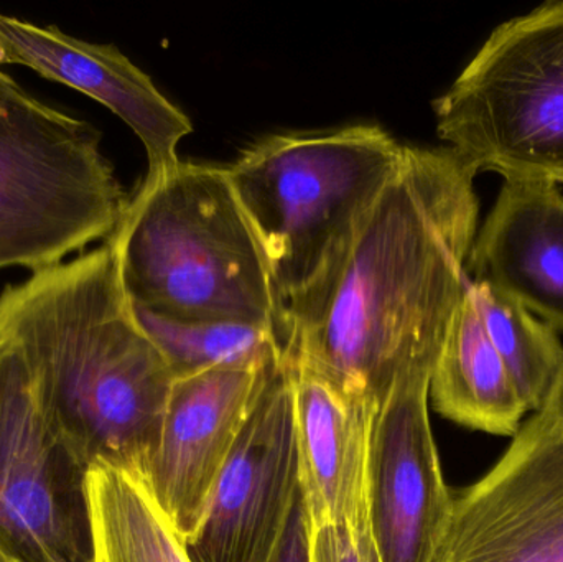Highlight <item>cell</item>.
Segmentation results:
<instances>
[{"instance_id": "3957f363", "label": "cell", "mask_w": 563, "mask_h": 562, "mask_svg": "<svg viewBox=\"0 0 563 562\" xmlns=\"http://www.w3.org/2000/svg\"><path fill=\"white\" fill-rule=\"evenodd\" d=\"M404 148L356 124L266 135L227 167L269 267L282 346L327 299Z\"/></svg>"}, {"instance_id": "e0dca14e", "label": "cell", "mask_w": 563, "mask_h": 562, "mask_svg": "<svg viewBox=\"0 0 563 562\" xmlns=\"http://www.w3.org/2000/svg\"><path fill=\"white\" fill-rule=\"evenodd\" d=\"M479 319L529 412L544 408L563 366L558 330L498 287L472 280Z\"/></svg>"}, {"instance_id": "44dd1931", "label": "cell", "mask_w": 563, "mask_h": 562, "mask_svg": "<svg viewBox=\"0 0 563 562\" xmlns=\"http://www.w3.org/2000/svg\"><path fill=\"white\" fill-rule=\"evenodd\" d=\"M354 535H356L357 548H360L363 562H380L376 547H374L373 537H371L369 518L361 525L360 530Z\"/></svg>"}, {"instance_id": "7a4b0ae2", "label": "cell", "mask_w": 563, "mask_h": 562, "mask_svg": "<svg viewBox=\"0 0 563 562\" xmlns=\"http://www.w3.org/2000/svg\"><path fill=\"white\" fill-rule=\"evenodd\" d=\"M0 343L22 360L53 431L88 471L141 477L174 375L139 323L111 241L0 294Z\"/></svg>"}, {"instance_id": "ba28073f", "label": "cell", "mask_w": 563, "mask_h": 562, "mask_svg": "<svg viewBox=\"0 0 563 562\" xmlns=\"http://www.w3.org/2000/svg\"><path fill=\"white\" fill-rule=\"evenodd\" d=\"M432 562H563V428L548 408L485 477L453 495Z\"/></svg>"}, {"instance_id": "9c48e42d", "label": "cell", "mask_w": 563, "mask_h": 562, "mask_svg": "<svg viewBox=\"0 0 563 562\" xmlns=\"http://www.w3.org/2000/svg\"><path fill=\"white\" fill-rule=\"evenodd\" d=\"M298 494L294 378L282 353L187 543L191 560L271 562Z\"/></svg>"}, {"instance_id": "4fadbf2b", "label": "cell", "mask_w": 563, "mask_h": 562, "mask_svg": "<svg viewBox=\"0 0 563 562\" xmlns=\"http://www.w3.org/2000/svg\"><path fill=\"white\" fill-rule=\"evenodd\" d=\"M287 360L294 378L300 491L310 530L346 527L356 533L367 520V464L379 408Z\"/></svg>"}, {"instance_id": "9a60e30c", "label": "cell", "mask_w": 563, "mask_h": 562, "mask_svg": "<svg viewBox=\"0 0 563 562\" xmlns=\"http://www.w3.org/2000/svg\"><path fill=\"white\" fill-rule=\"evenodd\" d=\"M429 398L443 418L505 438L518 434L529 412L486 333L470 287L433 366Z\"/></svg>"}, {"instance_id": "6da1fadb", "label": "cell", "mask_w": 563, "mask_h": 562, "mask_svg": "<svg viewBox=\"0 0 563 562\" xmlns=\"http://www.w3.org/2000/svg\"><path fill=\"white\" fill-rule=\"evenodd\" d=\"M476 175L450 147L406 145L330 294L290 333L285 355L377 408L397 379L432 376L472 284Z\"/></svg>"}, {"instance_id": "ffe728a7", "label": "cell", "mask_w": 563, "mask_h": 562, "mask_svg": "<svg viewBox=\"0 0 563 562\" xmlns=\"http://www.w3.org/2000/svg\"><path fill=\"white\" fill-rule=\"evenodd\" d=\"M310 520L303 497L298 494L279 547L271 562H310Z\"/></svg>"}, {"instance_id": "7402d4cb", "label": "cell", "mask_w": 563, "mask_h": 562, "mask_svg": "<svg viewBox=\"0 0 563 562\" xmlns=\"http://www.w3.org/2000/svg\"><path fill=\"white\" fill-rule=\"evenodd\" d=\"M544 408H548L549 411L558 418V421L561 422L563 428V366L561 375H559L554 389H552Z\"/></svg>"}, {"instance_id": "2e32d148", "label": "cell", "mask_w": 563, "mask_h": 562, "mask_svg": "<svg viewBox=\"0 0 563 562\" xmlns=\"http://www.w3.org/2000/svg\"><path fill=\"white\" fill-rule=\"evenodd\" d=\"M88 562H194L139 475L96 462L86 472Z\"/></svg>"}, {"instance_id": "8fae6325", "label": "cell", "mask_w": 563, "mask_h": 562, "mask_svg": "<svg viewBox=\"0 0 563 562\" xmlns=\"http://www.w3.org/2000/svg\"><path fill=\"white\" fill-rule=\"evenodd\" d=\"M430 375L397 379L374 416L367 518L380 562H432L453 495L429 418Z\"/></svg>"}, {"instance_id": "30bf717a", "label": "cell", "mask_w": 563, "mask_h": 562, "mask_svg": "<svg viewBox=\"0 0 563 562\" xmlns=\"http://www.w3.org/2000/svg\"><path fill=\"white\" fill-rule=\"evenodd\" d=\"M279 359L264 366H220L172 383L157 444L141 478L185 543L197 533L267 373Z\"/></svg>"}, {"instance_id": "603a6c76", "label": "cell", "mask_w": 563, "mask_h": 562, "mask_svg": "<svg viewBox=\"0 0 563 562\" xmlns=\"http://www.w3.org/2000/svg\"><path fill=\"white\" fill-rule=\"evenodd\" d=\"M0 562H19V560L10 553L9 548L3 544L2 540H0Z\"/></svg>"}, {"instance_id": "52a82bcc", "label": "cell", "mask_w": 563, "mask_h": 562, "mask_svg": "<svg viewBox=\"0 0 563 562\" xmlns=\"http://www.w3.org/2000/svg\"><path fill=\"white\" fill-rule=\"evenodd\" d=\"M85 469L46 419L15 350L0 343V540L20 562H88Z\"/></svg>"}, {"instance_id": "5b68a950", "label": "cell", "mask_w": 563, "mask_h": 562, "mask_svg": "<svg viewBox=\"0 0 563 562\" xmlns=\"http://www.w3.org/2000/svg\"><path fill=\"white\" fill-rule=\"evenodd\" d=\"M99 142L0 69V269L35 273L112 236L129 198Z\"/></svg>"}, {"instance_id": "ac0fdd59", "label": "cell", "mask_w": 563, "mask_h": 562, "mask_svg": "<svg viewBox=\"0 0 563 562\" xmlns=\"http://www.w3.org/2000/svg\"><path fill=\"white\" fill-rule=\"evenodd\" d=\"M148 339L161 350L174 379L220 366H264L279 359L276 330L234 322H185L134 307Z\"/></svg>"}, {"instance_id": "cb8c5ba5", "label": "cell", "mask_w": 563, "mask_h": 562, "mask_svg": "<svg viewBox=\"0 0 563 562\" xmlns=\"http://www.w3.org/2000/svg\"><path fill=\"white\" fill-rule=\"evenodd\" d=\"M20 562V561H19Z\"/></svg>"}, {"instance_id": "d6986e66", "label": "cell", "mask_w": 563, "mask_h": 562, "mask_svg": "<svg viewBox=\"0 0 563 562\" xmlns=\"http://www.w3.org/2000/svg\"><path fill=\"white\" fill-rule=\"evenodd\" d=\"M310 562H363L356 535L346 527L310 530Z\"/></svg>"}, {"instance_id": "7c38bea8", "label": "cell", "mask_w": 563, "mask_h": 562, "mask_svg": "<svg viewBox=\"0 0 563 562\" xmlns=\"http://www.w3.org/2000/svg\"><path fill=\"white\" fill-rule=\"evenodd\" d=\"M0 65H22L111 109L147 151L148 172L177 164V147L194 125L115 45L85 42L56 26L0 12Z\"/></svg>"}, {"instance_id": "277c9868", "label": "cell", "mask_w": 563, "mask_h": 562, "mask_svg": "<svg viewBox=\"0 0 563 562\" xmlns=\"http://www.w3.org/2000/svg\"><path fill=\"white\" fill-rule=\"evenodd\" d=\"M108 241L134 307L279 329L269 267L227 167L178 161L145 175Z\"/></svg>"}, {"instance_id": "8992f818", "label": "cell", "mask_w": 563, "mask_h": 562, "mask_svg": "<svg viewBox=\"0 0 563 562\" xmlns=\"http://www.w3.org/2000/svg\"><path fill=\"white\" fill-rule=\"evenodd\" d=\"M433 111L476 174L563 184V0L496 26Z\"/></svg>"}, {"instance_id": "5bb4252c", "label": "cell", "mask_w": 563, "mask_h": 562, "mask_svg": "<svg viewBox=\"0 0 563 562\" xmlns=\"http://www.w3.org/2000/svg\"><path fill=\"white\" fill-rule=\"evenodd\" d=\"M470 279L492 284L563 332V195L544 181L506 180L476 233Z\"/></svg>"}]
</instances>
